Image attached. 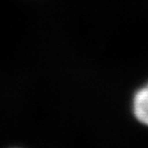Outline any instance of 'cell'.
Masks as SVG:
<instances>
[{
  "instance_id": "cell-1",
  "label": "cell",
  "mask_w": 148,
  "mask_h": 148,
  "mask_svg": "<svg viewBox=\"0 0 148 148\" xmlns=\"http://www.w3.org/2000/svg\"><path fill=\"white\" fill-rule=\"evenodd\" d=\"M133 109L138 121L148 126V89L146 87L136 93L134 97Z\"/></svg>"
},
{
  "instance_id": "cell-2",
  "label": "cell",
  "mask_w": 148,
  "mask_h": 148,
  "mask_svg": "<svg viewBox=\"0 0 148 148\" xmlns=\"http://www.w3.org/2000/svg\"><path fill=\"white\" fill-rule=\"evenodd\" d=\"M146 88H147V89H148V84H147V86H146Z\"/></svg>"
}]
</instances>
